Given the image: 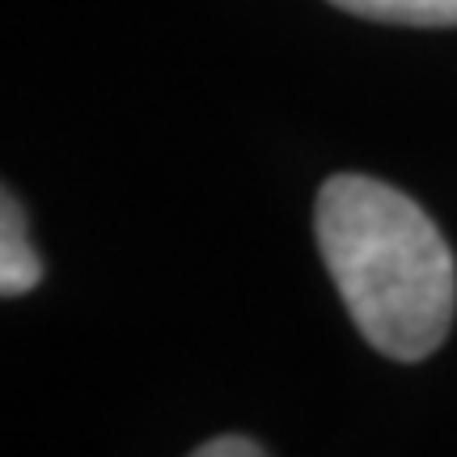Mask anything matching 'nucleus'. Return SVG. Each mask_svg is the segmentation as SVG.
I'll list each match as a JSON object with an SVG mask.
<instances>
[{"label": "nucleus", "mask_w": 457, "mask_h": 457, "mask_svg": "<svg viewBox=\"0 0 457 457\" xmlns=\"http://www.w3.org/2000/svg\"><path fill=\"white\" fill-rule=\"evenodd\" d=\"M318 250L360 335L390 360H424L457 310V262L441 228L411 195L364 174H335L318 191Z\"/></svg>", "instance_id": "nucleus-1"}, {"label": "nucleus", "mask_w": 457, "mask_h": 457, "mask_svg": "<svg viewBox=\"0 0 457 457\" xmlns=\"http://www.w3.org/2000/svg\"><path fill=\"white\" fill-rule=\"evenodd\" d=\"M38 279H43V259L26 237L21 204L13 199V191H4V199H0V293L21 296Z\"/></svg>", "instance_id": "nucleus-2"}, {"label": "nucleus", "mask_w": 457, "mask_h": 457, "mask_svg": "<svg viewBox=\"0 0 457 457\" xmlns=\"http://www.w3.org/2000/svg\"><path fill=\"white\" fill-rule=\"evenodd\" d=\"M343 13L394 26H457V0H330Z\"/></svg>", "instance_id": "nucleus-3"}, {"label": "nucleus", "mask_w": 457, "mask_h": 457, "mask_svg": "<svg viewBox=\"0 0 457 457\" xmlns=\"http://www.w3.org/2000/svg\"><path fill=\"white\" fill-rule=\"evenodd\" d=\"M191 457H267L254 441H245V436H216V441L199 445Z\"/></svg>", "instance_id": "nucleus-4"}]
</instances>
